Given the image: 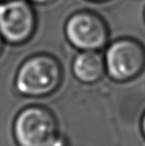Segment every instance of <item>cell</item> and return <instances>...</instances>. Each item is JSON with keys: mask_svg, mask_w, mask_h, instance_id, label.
<instances>
[{"mask_svg": "<svg viewBox=\"0 0 145 146\" xmlns=\"http://www.w3.org/2000/svg\"><path fill=\"white\" fill-rule=\"evenodd\" d=\"M63 69L60 62L48 54H36L26 59L15 77V88L27 98L52 94L61 86Z\"/></svg>", "mask_w": 145, "mask_h": 146, "instance_id": "6da1fadb", "label": "cell"}, {"mask_svg": "<svg viewBox=\"0 0 145 146\" xmlns=\"http://www.w3.org/2000/svg\"><path fill=\"white\" fill-rule=\"evenodd\" d=\"M13 135L19 146H53L60 138L55 114L42 106H30L16 115Z\"/></svg>", "mask_w": 145, "mask_h": 146, "instance_id": "7a4b0ae2", "label": "cell"}, {"mask_svg": "<svg viewBox=\"0 0 145 146\" xmlns=\"http://www.w3.org/2000/svg\"><path fill=\"white\" fill-rule=\"evenodd\" d=\"M105 71L112 81L125 83L136 79L145 70V47L133 38H120L107 47Z\"/></svg>", "mask_w": 145, "mask_h": 146, "instance_id": "3957f363", "label": "cell"}, {"mask_svg": "<svg viewBox=\"0 0 145 146\" xmlns=\"http://www.w3.org/2000/svg\"><path fill=\"white\" fill-rule=\"evenodd\" d=\"M65 35L79 51H99L107 44L109 26L101 15L89 10L75 12L65 25Z\"/></svg>", "mask_w": 145, "mask_h": 146, "instance_id": "277c9868", "label": "cell"}, {"mask_svg": "<svg viewBox=\"0 0 145 146\" xmlns=\"http://www.w3.org/2000/svg\"><path fill=\"white\" fill-rule=\"evenodd\" d=\"M37 27L36 14L28 0L0 1V35L12 45L32 38Z\"/></svg>", "mask_w": 145, "mask_h": 146, "instance_id": "5b68a950", "label": "cell"}, {"mask_svg": "<svg viewBox=\"0 0 145 146\" xmlns=\"http://www.w3.org/2000/svg\"><path fill=\"white\" fill-rule=\"evenodd\" d=\"M72 71L81 83L95 84L103 78L105 72V57L99 51H81L73 60Z\"/></svg>", "mask_w": 145, "mask_h": 146, "instance_id": "8992f818", "label": "cell"}, {"mask_svg": "<svg viewBox=\"0 0 145 146\" xmlns=\"http://www.w3.org/2000/svg\"><path fill=\"white\" fill-rule=\"evenodd\" d=\"M28 1L32 2V3L35 4H39V5H48V4H51L53 2H55L56 0H28Z\"/></svg>", "mask_w": 145, "mask_h": 146, "instance_id": "52a82bcc", "label": "cell"}, {"mask_svg": "<svg viewBox=\"0 0 145 146\" xmlns=\"http://www.w3.org/2000/svg\"><path fill=\"white\" fill-rule=\"evenodd\" d=\"M140 129H141L142 135H143L145 138V111H144V113L142 114L141 120H140Z\"/></svg>", "mask_w": 145, "mask_h": 146, "instance_id": "ba28073f", "label": "cell"}, {"mask_svg": "<svg viewBox=\"0 0 145 146\" xmlns=\"http://www.w3.org/2000/svg\"><path fill=\"white\" fill-rule=\"evenodd\" d=\"M3 38L1 37V35H0V54H1L2 52V49H3Z\"/></svg>", "mask_w": 145, "mask_h": 146, "instance_id": "9c48e42d", "label": "cell"}, {"mask_svg": "<svg viewBox=\"0 0 145 146\" xmlns=\"http://www.w3.org/2000/svg\"><path fill=\"white\" fill-rule=\"evenodd\" d=\"M91 1H95V2H103V1H107V0H91Z\"/></svg>", "mask_w": 145, "mask_h": 146, "instance_id": "30bf717a", "label": "cell"}, {"mask_svg": "<svg viewBox=\"0 0 145 146\" xmlns=\"http://www.w3.org/2000/svg\"><path fill=\"white\" fill-rule=\"evenodd\" d=\"M143 18H144V22H145V8H144V12H143Z\"/></svg>", "mask_w": 145, "mask_h": 146, "instance_id": "8fae6325", "label": "cell"}, {"mask_svg": "<svg viewBox=\"0 0 145 146\" xmlns=\"http://www.w3.org/2000/svg\"><path fill=\"white\" fill-rule=\"evenodd\" d=\"M0 1H7V0H0Z\"/></svg>", "mask_w": 145, "mask_h": 146, "instance_id": "7c38bea8", "label": "cell"}]
</instances>
